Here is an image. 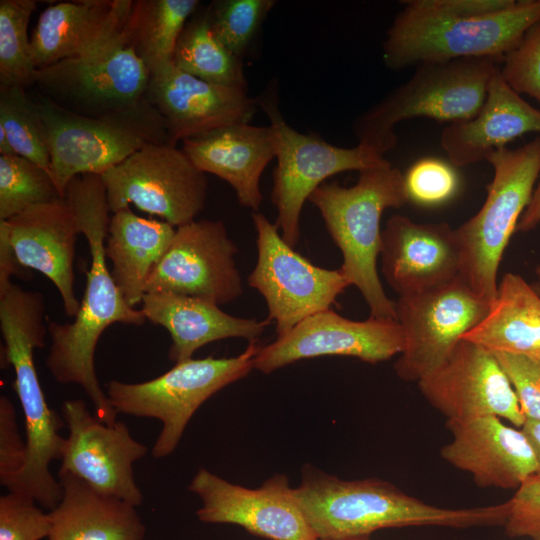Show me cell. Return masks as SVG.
Masks as SVG:
<instances>
[{
	"instance_id": "1",
	"label": "cell",
	"mask_w": 540,
	"mask_h": 540,
	"mask_svg": "<svg viewBox=\"0 0 540 540\" xmlns=\"http://www.w3.org/2000/svg\"><path fill=\"white\" fill-rule=\"evenodd\" d=\"M65 198L88 242L91 265L74 321L64 324L49 321L47 324L51 343L46 366L58 383L79 385L92 401L96 416L113 425L118 413L96 375V346L102 333L111 325L141 326L146 317L141 309L127 303L108 270L105 243L111 211L102 175L90 173L74 177L66 188Z\"/></svg>"
},
{
	"instance_id": "2",
	"label": "cell",
	"mask_w": 540,
	"mask_h": 540,
	"mask_svg": "<svg viewBox=\"0 0 540 540\" xmlns=\"http://www.w3.org/2000/svg\"><path fill=\"white\" fill-rule=\"evenodd\" d=\"M382 45L384 64L481 58L500 62L540 20V0H408Z\"/></svg>"
},
{
	"instance_id": "3",
	"label": "cell",
	"mask_w": 540,
	"mask_h": 540,
	"mask_svg": "<svg viewBox=\"0 0 540 540\" xmlns=\"http://www.w3.org/2000/svg\"><path fill=\"white\" fill-rule=\"evenodd\" d=\"M293 495L318 540H358L388 528L453 529L504 526L509 500L472 508H443L378 478L343 480L306 464Z\"/></svg>"
},
{
	"instance_id": "4",
	"label": "cell",
	"mask_w": 540,
	"mask_h": 540,
	"mask_svg": "<svg viewBox=\"0 0 540 540\" xmlns=\"http://www.w3.org/2000/svg\"><path fill=\"white\" fill-rule=\"evenodd\" d=\"M0 330L2 360L15 372L13 388L23 411L26 434L24 467L6 489L29 494L50 511L62 498V485L49 466L62 458L65 438L59 431L66 423L49 408L34 364L33 352L45 345L48 332L43 294L12 282L0 288Z\"/></svg>"
},
{
	"instance_id": "5",
	"label": "cell",
	"mask_w": 540,
	"mask_h": 540,
	"mask_svg": "<svg viewBox=\"0 0 540 540\" xmlns=\"http://www.w3.org/2000/svg\"><path fill=\"white\" fill-rule=\"evenodd\" d=\"M326 229L343 256L340 269L358 288L375 318L396 319L395 302L383 289L377 271L381 250L380 221L388 208L408 202L403 173L392 166L359 172L349 187L337 182L323 183L310 195Z\"/></svg>"
},
{
	"instance_id": "6",
	"label": "cell",
	"mask_w": 540,
	"mask_h": 540,
	"mask_svg": "<svg viewBox=\"0 0 540 540\" xmlns=\"http://www.w3.org/2000/svg\"><path fill=\"white\" fill-rule=\"evenodd\" d=\"M31 98L49 149L51 177L63 198L74 177L102 175L147 145L169 143L165 123L146 97L95 117L70 112L38 93Z\"/></svg>"
},
{
	"instance_id": "7",
	"label": "cell",
	"mask_w": 540,
	"mask_h": 540,
	"mask_svg": "<svg viewBox=\"0 0 540 540\" xmlns=\"http://www.w3.org/2000/svg\"><path fill=\"white\" fill-rule=\"evenodd\" d=\"M498 67V62L481 58L416 65L405 83L354 120L358 143L385 156L397 144L395 126L402 121L429 118L451 124L471 119Z\"/></svg>"
},
{
	"instance_id": "8",
	"label": "cell",
	"mask_w": 540,
	"mask_h": 540,
	"mask_svg": "<svg viewBox=\"0 0 540 540\" xmlns=\"http://www.w3.org/2000/svg\"><path fill=\"white\" fill-rule=\"evenodd\" d=\"M493 178L479 211L455 229L459 277L479 297L492 303L504 251L540 176V135L515 149L501 148L486 159Z\"/></svg>"
},
{
	"instance_id": "9",
	"label": "cell",
	"mask_w": 540,
	"mask_h": 540,
	"mask_svg": "<svg viewBox=\"0 0 540 540\" xmlns=\"http://www.w3.org/2000/svg\"><path fill=\"white\" fill-rule=\"evenodd\" d=\"M259 348L256 342H249L234 357L191 358L175 363L167 372L145 382L111 380L105 384V393L118 414L161 422L152 456L164 458L174 452L190 419L206 400L254 369Z\"/></svg>"
},
{
	"instance_id": "10",
	"label": "cell",
	"mask_w": 540,
	"mask_h": 540,
	"mask_svg": "<svg viewBox=\"0 0 540 540\" xmlns=\"http://www.w3.org/2000/svg\"><path fill=\"white\" fill-rule=\"evenodd\" d=\"M277 137V165L273 174L271 200L277 210L276 226L282 238L295 247L300 237L304 203L324 181L336 174L384 167L391 163L373 149L332 145L314 134L301 133L282 117L276 93L257 99Z\"/></svg>"
},
{
	"instance_id": "11",
	"label": "cell",
	"mask_w": 540,
	"mask_h": 540,
	"mask_svg": "<svg viewBox=\"0 0 540 540\" xmlns=\"http://www.w3.org/2000/svg\"><path fill=\"white\" fill-rule=\"evenodd\" d=\"M252 220L258 256L248 284L264 297L267 319L282 337L307 317L330 309L350 283L340 268L319 267L296 252L263 214L253 212Z\"/></svg>"
},
{
	"instance_id": "12",
	"label": "cell",
	"mask_w": 540,
	"mask_h": 540,
	"mask_svg": "<svg viewBox=\"0 0 540 540\" xmlns=\"http://www.w3.org/2000/svg\"><path fill=\"white\" fill-rule=\"evenodd\" d=\"M112 213L135 205L174 227L196 220L208 183L182 148L151 144L102 174Z\"/></svg>"
},
{
	"instance_id": "13",
	"label": "cell",
	"mask_w": 540,
	"mask_h": 540,
	"mask_svg": "<svg viewBox=\"0 0 540 540\" xmlns=\"http://www.w3.org/2000/svg\"><path fill=\"white\" fill-rule=\"evenodd\" d=\"M490 304L459 276L431 289L399 296L395 314L404 346L394 364L396 375L417 383L438 368L462 337L483 320Z\"/></svg>"
},
{
	"instance_id": "14",
	"label": "cell",
	"mask_w": 540,
	"mask_h": 540,
	"mask_svg": "<svg viewBox=\"0 0 540 540\" xmlns=\"http://www.w3.org/2000/svg\"><path fill=\"white\" fill-rule=\"evenodd\" d=\"M150 71L126 35L97 53L36 70L35 92L76 114L101 116L145 98Z\"/></svg>"
},
{
	"instance_id": "15",
	"label": "cell",
	"mask_w": 540,
	"mask_h": 540,
	"mask_svg": "<svg viewBox=\"0 0 540 540\" xmlns=\"http://www.w3.org/2000/svg\"><path fill=\"white\" fill-rule=\"evenodd\" d=\"M425 400L449 422L487 416L521 428L526 418L494 353L461 339L447 359L417 382Z\"/></svg>"
},
{
	"instance_id": "16",
	"label": "cell",
	"mask_w": 540,
	"mask_h": 540,
	"mask_svg": "<svg viewBox=\"0 0 540 540\" xmlns=\"http://www.w3.org/2000/svg\"><path fill=\"white\" fill-rule=\"evenodd\" d=\"M237 252L221 220L181 225L154 267L146 293L170 292L216 305L230 303L243 292L234 259Z\"/></svg>"
},
{
	"instance_id": "17",
	"label": "cell",
	"mask_w": 540,
	"mask_h": 540,
	"mask_svg": "<svg viewBox=\"0 0 540 540\" xmlns=\"http://www.w3.org/2000/svg\"><path fill=\"white\" fill-rule=\"evenodd\" d=\"M62 416L68 428L59 471L69 472L97 491L137 507L143 502L133 465L148 448L122 421L108 425L81 399L67 400Z\"/></svg>"
},
{
	"instance_id": "18",
	"label": "cell",
	"mask_w": 540,
	"mask_h": 540,
	"mask_svg": "<svg viewBox=\"0 0 540 540\" xmlns=\"http://www.w3.org/2000/svg\"><path fill=\"white\" fill-rule=\"evenodd\" d=\"M404 337L396 319H347L328 309L311 315L282 337L259 348L254 369L269 374L299 360L324 355L376 364L402 352Z\"/></svg>"
},
{
	"instance_id": "19",
	"label": "cell",
	"mask_w": 540,
	"mask_h": 540,
	"mask_svg": "<svg viewBox=\"0 0 540 540\" xmlns=\"http://www.w3.org/2000/svg\"><path fill=\"white\" fill-rule=\"evenodd\" d=\"M188 490L201 499L196 511L201 522L238 525L269 540H317L285 474H275L260 487L250 489L201 468Z\"/></svg>"
},
{
	"instance_id": "20",
	"label": "cell",
	"mask_w": 540,
	"mask_h": 540,
	"mask_svg": "<svg viewBox=\"0 0 540 540\" xmlns=\"http://www.w3.org/2000/svg\"><path fill=\"white\" fill-rule=\"evenodd\" d=\"M145 97L161 115L174 146L224 126L249 123L258 106L247 90L203 81L172 61L150 71Z\"/></svg>"
},
{
	"instance_id": "21",
	"label": "cell",
	"mask_w": 540,
	"mask_h": 540,
	"mask_svg": "<svg viewBox=\"0 0 540 540\" xmlns=\"http://www.w3.org/2000/svg\"><path fill=\"white\" fill-rule=\"evenodd\" d=\"M0 233L6 236L18 264L47 277L57 288L66 315L75 317L80 302L74 289V258L81 231L67 199L34 205L0 220Z\"/></svg>"
},
{
	"instance_id": "22",
	"label": "cell",
	"mask_w": 540,
	"mask_h": 540,
	"mask_svg": "<svg viewBox=\"0 0 540 540\" xmlns=\"http://www.w3.org/2000/svg\"><path fill=\"white\" fill-rule=\"evenodd\" d=\"M381 271L389 286L406 296L459 276L455 229L448 223H419L391 216L381 232Z\"/></svg>"
},
{
	"instance_id": "23",
	"label": "cell",
	"mask_w": 540,
	"mask_h": 540,
	"mask_svg": "<svg viewBox=\"0 0 540 540\" xmlns=\"http://www.w3.org/2000/svg\"><path fill=\"white\" fill-rule=\"evenodd\" d=\"M446 427L452 439L441 447V458L471 475L478 487L516 491L535 475V456L521 428L496 416L446 421Z\"/></svg>"
},
{
	"instance_id": "24",
	"label": "cell",
	"mask_w": 540,
	"mask_h": 540,
	"mask_svg": "<svg viewBox=\"0 0 540 540\" xmlns=\"http://www.w3.org/2000/svg\"><path fill=\"white\" fill-rule=\"evenodd\" d=\"M132 0H81L52 4L30 37L37 69L93 55L124 36Z\"/></svg>"
},
{
	"instance_id": "25",
	"label": "cell",
	"mask_w": 540,
	"mask_h": 540,
	"mask_svg": "<svg viewBox=\"0 0 540 540\" xmlns=\"http://www.w3.org/2000/svg\"><path fill=\"white\" fill-rule=\"evenodd\" d=\"M182 149L199 170L230 184L240 205L258 211L263 200L261 176L277 155V137L271 125L224 126L183 140Z\"/></svg>"
},
{
	"instance_id": "26",
	"label": "cell",
	"mask_w": 540,
	"mask_h": 540,
	"mask_svg": "<svg viewBox=\"0 0 540 540\" xmlns=\"http://www.w3.org/2000/svg\"><path fill=\"white\" fill-rule=\"evenodd\" d=\"M540 133V111L506 82L500 65L488 84L485 100L474 117L447 124L440 144L455 167L475 164L526 133Z\"/></svg>"
},
{
	"instance_id": "27",
	"label": "cell",
	"mask_w": 540,
	"mask_h": 540,
	"mask_svg": "<svg viewBox=\"0 0 540 540\" xmlns=\"http://www.w3.org/2000/svg\"><path fill=\"white\" fill-rule=\"evenodd\" d=\"M146 320L170 334L168 357L178 363L191 359L202 346L227 338L257 342L268 319L240 318L225 313L214 303L170 292H148L141 302Z\"/></svg>"
},
{
	"instance_id": "28",
	"label": "cell",
	"mask_w": 540,
	"mask_h": 540,
	"mask_svg": "<svg viewBox=\"0 0 540 540\" xmlns=\"http://www.w3.org/2000/svg\"><path fill=\"white\" fill-rule=\"evenodd\" d=\"M62 498L50 510L48 540H144L146 527L132 504L58 471Z\"/></svg>"
},
{
	"instance_id": "29",
	"label": "cell",
	"mask_w": 540,
	"mask_h": 540,
	"mask_svg": "<svg viewBox=\"0 0 540 540\" xmlns=\"http://www.w3.org/2000/svg\"><path fill=\"white\" fill-rule=\"evenodd\" d=\"M175 231L168 222L140 217L129 207L112 214L105 252L111 275L130 306L141 304L148 279Z\"/></svg>"
},
{
	"instance_id": "30",
	"label": "cell",
	"mask_w": 540,
	"mask_h": 540,
	"mask_svg": "<svg viewBox=\"0 0 540 540\" xmlns=\"http://www.w3.org/2000/svg\"><path fill=\"white\" fill-rule=\"evenodd\" d=\"M462 339L492 353L540 355V296L522 276L506 273L487 315Z\"/></svg>"
},
{
	"instance_id": "31",
	"label": "cell",
	"mask_w": 540,
	"mask_h": 540,
	"mask_svg": "<svg viewBox=\"0 0 540 540\" xmlns=\"http://www.w3.org/2000/svg\"><path fill=\"white\" fill-rule=\"evenodd\" d=\"M198 0H137L126 22L127 43L149 71L172 61L178 38L196 12Z\"/></svg>"
},
{
	"instance_id": "32",
	"label": "cell",
	"mask_w": 540,
	"mask_h": 540,
	"mask_svg": "<svg viewBox=\"0 0 540 540\" xmlns=\"http://www.w3.org/2000/svg\"><path fill=\"white\" fill-rule=\"evenodd\" d=\"M172 62L181 71L203 81L247 90L242 59L215 37L206 7L196 11L186 23Z\"/></svg>"
},
{
	"instance_id": "33",
	"label": "cell",
	"mask_w": 540,
	"mask_h": 540,
	"mask_svg": "<svg viewBox=\"0 0 540 540\" xmlns=\"http://www.w3.org/2000/svg\"><path fill=\"white\" fill-rule=\"evenodd\" d=\"M36 8L34 0L0 1V86L27 89L34 83L28 25Z\"/></svg>"
},
{
	"instance_id": "34",
	"label": "cell",
	"mask_w": 540,
	"mask_h": 540,
	"mask_svg": "<svg viewBox=\"0 0 540 540\" xmlns=\"http://www.w3.org/2000/svg\"><path fill=\"white\" fill-rule=\"evenodd\" d=\"M62 198L45 169L19 155L0 156V220Z\"/></svg>"
},
{
	"instance_id": "35",
	"label": "cell",
	"mask_w": 540,
	"mask_h": 540,
	"mask_svg": "<svg viewBox=\"0 0 540 540\" xmlns=\"http://www.w3.org/2000/svg\"><path fill=\"white\" fill-rule=\"evenodd\" d=\"M0 125L17 155L51 175L50 153L42 124L26 88L0 86Z\"/></svg>"
},
{
	"instance_id": "36",
	"label": "cell",
	"mask_w": 540,
	"mask_h": 540,
	"mask_svg": "<svg viewBox=\"0 0 540 540\" xmlns=\"http://www.w3.org/2000/svg\"><path fill=\"white\" fill-rule=\"evenodd\" d=\"M275 4L274 0H216L206 8L215 37L242 59Z\"/></svg>"
},
{
	"instance_id": "37",
	"label": "cell",
	"mask_w": 540,
	"mask_h": 540,
	"mask_svg": "<svg viewBox=\"0 0 540 540\" xmlns=\"http://www.w3.org/2000/svg\"><path fill=\"white\" fill-rule=\"evenodd\" d=\"M454 167L435 157L413 163L403 174L408 202L436 207L452 200L460 189V177Z\"/></svg>"
},
{
	"instance_id": "38",
	"label": "cell",
	"mask_w": 540,
	"mask_h": 540,
	"mask_svg": "<svg viewBox=\"0 0 540 540\" xmlns=\"http://www.w3.org/2000/svg\"><path fill=\"white\" fill-rule=\"evenodd\" d=\"M50 529L49 513L31 495L9 491L0 497V540H41Z\"/></svg>"
},
{
	"instance_id": "39",
	"label": "cell",
	"mask_w": 540,
	"mask_h": 540,
	"mask_svg": "<svg viewBox=\"0 0 540 540\" xmlns=\"http://www.w3.org/2000/svg\"><path fill=\"white\" fill-rule=\"evenodd\" d=\"M502 62L500 71L510 87L540 101V20L525 32Z\"/></svg>"
},
{
	"instance_id": "40",
	"label": "cell",
	"mask_w": 540,
	"mask_h": 540,
	"mask_svg": "<svg viewBox=\"0 0 540 540\" xmlns=\"http://www.w3.org/2000/svg\"><path fill=\"white\" fill-rule=\"evenodd\" d=\"M506 373L526 419L540 421V358L494 353Z\"/></svg>"
},
{
	"instance_id": "41",
	"label": "cell",
	"mask_w": 540,
	"mask_h": 540,
	"mask_svg": "<svg viewBox=\"0 0 540 540\" xmlns=\"http://www.w3.org/2000/svg\"><path fill=\"white\" fill-rule=\"evenodd\" d=\"M510 508L504 524L510 538L540 540V478L529 477L509 499Z\"/></svg>"
},
{
	"instance_id": "42",
	"label": "cell",
	"mask_w": 540,
	"mask_h": 540,
	"mask_svg": "<svg viewBox=\"0 0 540 540\" xmlns=\"http://www.w3.org/2000/svg\"><path fill=\"white\" fill-rule=\"evenodd\" d=\"M26 442L21 439L16 411L11 400L0 397V483L7 487L23 469Z\"/></svg>"
},
{
	"instance_id": "43",
	"label": "cell",
	"mask_w": 540,
	"mask_h": 540,
	"mask_svg": "<svg viewBox=\"0 0 540 540\" xmlns=\"http://www.w3.org/2000/svg\"><path fill=\"white\" fill-rule=\"evenodd\" d=\"M24 273L25 270L18 264L6 236L0 233V287L11 283L13 276L22 278Z\"/></svg>"
},
{
	"instance_id": "44",
	"label": "cell",
	"mask_w": 540,
	"mask_h": 540,
	"mask_svg": "<svg viewBox=\"0 0 540 540\" xmlns=\"http://www.w3.org/2000/svg\"><path fill=\"white\" fill-rule=\"evenodd\" d=\"M533 191L530 203L521 215L516 230L528 232L540 223V176Z\"/></svg>"
},
{
	"instance_id": "45",
	"label": "cell",
	"mask_w": 540,
	"mask_h": 540,
	"mask_svg": "<svg viewBox=\"0 0 540 540\" xmlns=\"http://www.w3.org/2000/svg\"><path fill=\"white\" fill-rule=\"evenodd\" d=\"M533 450L536 461V473L534 476L540 478V421L526 419L521 426Z\"/></svg>"
},
{
	"instance_id": "46",
	"label": "cell",
	"mask_w": 540,
	"mask_h": 540,
	"mask_svg": "<svg viewBox=\"0 0 540 540\" xmlns=\"http://www.w3.org/2000/svg\"><path fill=\"white\" fill-rule=\"evenodd\" d=\"M17 155L13 149L6 130L0 125V156Z\"/></svg>"
},
{
	"instance_id": "47",
	"label": "cell",
	"mask_w": 540,
	"mask_h": 540,
	"mask_svg": "<svg viewBox=\"0 0 540 540\" xmlns=\"http://www.w3.org/2000/svg\"><path fill=\"white\" fill-rule=\"evenodd\" d=\"M535 281L531 284L534 291L540 296V264L535 268Z\"/></svg>"
},
{
	"instance_id": "48",
	"label": "cell",
	"mask_w": 540,
	"mask_h": 540,
	"mask_svg": "<svg viewBox=\"0 0 540 540\" xmlns=\"http://www.w3.org/2000/svg\"><path fill=\"white\" fill-rule=\"evenodd\" d=\"M358 540H370V539L369 538H362V539H358Z\"/></svg>"
},
{
	"instance_id": "49",
	"label": "cell",
	"mask_w": 540,
	"mask_h": 540,
	"mask_svg": "<svg viewBox=\"0 0 540 540\" xmlns=\"http://www.w3.org/2000/svg\"><path fill=\"white\" fill-rule=\"evenodd\" d=\"M538 357L540 358V355H538Z\"/></svg>"
}]
</instances>
